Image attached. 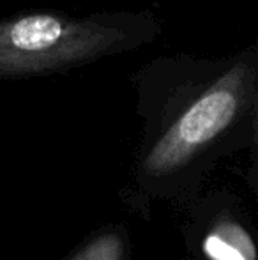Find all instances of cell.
I'll return each mask as SVG.
<instances>
[{"mask_svg":"<svg viewBox=\"0 0 258 260\" xmlns=\"http://www.w3.org/2000/svg\"><path fill=\"white\" fill-rule=\"evenodd\" d=\"M253 100V71L237 62L180 108L152 112L131 168L124 199L138 212L180 200L196 188L210 156Z\"/></svg>","mask_w":258,"mask_h":260,"instance_id":"6da1fadb","label":"cell"},{"mask_svg":"<svg viewBox=\"0 0 258 260\" xmlns=\"http://www.w3.org/2000/svg\"><path fill=\"white\" fill-rule=\"evenodd\" d=\"M126 18L28 14L0 21V76L62 69L128 46Z\"/></svg>","mask_w":258,"mask_h":260,"instance_id":"7a4b0ae2","label":"cell"},{"mask_svg":"<svg viewBox=\"0 0 258 260\" xmlns=\"http://www.w3.org/2000/svg\"><path fill=\"white\" fill-rule=\"evenodd\" d=\"M188 241L200 260H258V248L249 230L227 211L195 216Z\"/></svg>","mask_w":258,"mask_h":260,"instance_id":"3957f363","label":"cell"},{"mask_svg":"<svg viewBox=\"0 0 258 260\" xmlns=\"http://www.w3.org/2000/svg\"><path fill=\"white\" fill-rule=\"evenodd\" d=\"M64 260H133V243L124 223H106L94 230Z\"/></svg>","mask_w":258,"mask_h":260,"instance_id":"277c9868","label":"cell"},{"mask_svg":"<svg viewBox=\"0 0 258 260\" xmlns=\"http://www.w3.org/2000/svg\"><path fill=\"white\" fill-rule=\"evenodd\" d=\"M255 145H256V163H258V100H256V112H255Z\"/></svg>","mask_w":258,"mask_h":260,"instance_id":"5b68a950","label":"cell"}]
</instances>
